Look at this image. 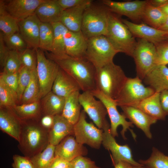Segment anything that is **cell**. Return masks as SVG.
Returning <instances> with one entry per match:
<instances>
[{
    "label": "cell",
    "mask_w": 168,
    "mask_h": 168,
    "mask_svg": "<svg viewBox=\"0 0 168 168\" xmlns=\"http://www.w3.org/2000/svg\"><path fill=\"white\" fill-rule=\"evenodd\" d=\"M42 99L40 104L41 112L43 115L54 116L61 114L65 98L57 95L51 91Z\"/></svg>",
    "instance_id": "f546056e"
},
{
    "label": "cell",
    "mask_w": 168,
    "mask_h": 168,
    "mask_svg": "<svg viewBox=\"0 0 168 168\" xmlns=\"http://www.w3.org/2000/svg\"><path fill=\"white\" fill-rule=\"evenodd\" d=\"M81 90L76 81L59 67L52 91L59 96L66 98L76 91Z\"/></svg>",
    "instance_id": "d4e9b609"
},
{
    "label": "cell",
    "mask_w": 168,
    "mask_h": 168,
    "mask_svg": "<svg viewBox=\"0 0 168 168\" xmlns=\"http://www.w3.org/2000/svg\"><path fill=\"white\" fill-rule=\"evenodd\" d=\"M160 100L163 112L166 116L168 115V90H163L160 93Z\"/></svg>",
    "instance_id": "681fc988"
},
{
    "label": "cell",
    "mask_w": 168,
    "mask_h": 168,
    "mask_svg": "<svg viewBox=\"0 0 168 168\" xmlns=\"http://www.w3.org/2000/svg\"><path fill=\"white\" fill-rule=\"evenodd\" d=\"M21 130L18 147L25 156L31 157L42 152L49 144V131L39 121H21Z\"/></svg>",
    "instance_id": "7a4b0ae2"
},
{
    "label": "cell",
    "mask_w": 168,
    "mask_h": 168,
    "mask_svg": "<svg viewBox=\"0 0 168 168\" xmlns=\"http://www.w3.org/2000/svg\"><path fill=\"white\" fill-rule=\"evenodd\" d=\"M86 147L76 140L72 135L64 138L55 146V156L59 157L70 162L76 157L87 154Z\"/></svg>",
    "instance_id": "ac0fdd59"
},
{
    "label": "cell",
    "mask_w": 168,
    "mask_h": 168,
    "mask_svg": "<svg viewBox=\"0 0 168 168\" xmlns=\"http://www.w3.org/2000/svg\"><path fill=\"white\" fill-rule=\"evenodd\" d=\"M21 66L20 53L9 50L4 62L3 72L12 73L18 72Z\"/></svg>",
    "instance_id": "f35d334b"
},
{
    "label": "cell",
    "mask_w": 168,
    "mask_h": 168,
    "mask_svg": "<svg viewBox=\"0 0 168 168\" xmlns=\"http://www.w3.org/2000/svg\"><path fill=\"white\" fill-rule=\"evenodd\" d=\"M80 91L74 92L65 98V102L61 115L73 125L79 118L81 105L79 97Z\"/></svg>",
    "instance_id": "83f0119b"
},
{
    "label": "cell",
    "mask_w": 168,
    "mask_h": 168,
    "mask_svg": "<svg viewBox=\"0 0 168 168\" xmlns=\"http://www.w3.org/2000/svg\"><path fill=\"white\" fill-rule=\"evenodd\" d=\"M40 23L35 13L18 21L19 33L28 47L35 49L39 48Z\"/></svg>",
    "instance_id": "2e32d148"
},
{
    "label": "cell",
    "mask_w": 168,
    "mask_h": 168,
    "mask_svg": "<svg viewBox=\"0 0 168 168\" xmlns=\"http://www.w3.org/2000/svg\"><path fill=\"white\" fill-rule=\"evenodd\" d=\"M110 125L108 122L104 126L102 144L106 149L111 151V157L114 166L121 161H126L133 166L142 165L133 158L131 150L128 145H120L118 144L111 134Z\"/></svg>",
    "instance_id": "7c38bea8"
},
{
    "label": "cell",
    "mask_w": 168,
    "mask_h": 168,
    "mask_svg": "<svg viewBox=\"0 0 168 168\" xmlns=\"http://www.w3.org/2000/svg\"><path fill=\"white\" fill-rule=\"evenodd\" d=\"M69 168H100L94 161L83 156H78L70 162Z\"/></svg>",
    "instance_id": "7bdbcfd3"
},
{
    "label": "cell",
    "mask_w": 168,
    "mask_h": 168,
    "mask_svg": "<svg viewBox=\"0 0 168 168\" xmlns=\"http://www.w3.org/2000/svg\"><path fill=\"white\" fill-rule=\"evenodd\" d=\"M17 93L9 88L0 78V107L11 108L17 105Z\"/></svg>",
    "instance_id": "74e56055"
},
{
    "label": "cell",
    "mask_w": 168,
    "mask_h": 168,
    "mask_svg": "<svg viewBox=\"0 0 168 168\" xmlns=\"http://www.w3.org/2000/svg\"><path fill=\"white\" fill-rule=\"evenodd\" d=\"M156 56V46L144 39H139L132 56L136 65L137 76L143 80L157 65Z\"/></svg>",
    "instance_id": "ba28073f"
},
{
    "label": "cell",
    "mask_w": 168,
    "mask_h": 168,
    "mask_svg": "<svg viewBox=\"0 0 168 168\" xmlns=\"http://www.w3.org/2000/svg\"><path fill=\"white\" fill-rule=\"evenodd\" d=\"M131 164L124 161H121L119 162L114 166V168H131Z\"/></svg>",
    "instance_id": "f5cc1de1"
},
{
    "label": "cell",
    "mask_w": 168,
    "mask_h": 168,
    "mask_svg": "<svg viewBox=\"0 0 168 168\" xmlns=\"http://www.w3.org/2000/svg\"><path fill=\"white\" fill-rule=\"evenodd\" d=\"M87 40L81 31L68 30L64 35L66 54L74 58H85Z\"/></svg>",
    "instance_id": "ffe728a7"
},
{
    "label": "cell",
    "mask_w": 168,
    "mask_h": 168,
    "mask_svg": "<svg viewBox=\"0 0 168 168\" xmlns=\"http://www.w3.org/2000/svg\"><path fill=\"white\" fill-rule=\"evenodd\" d=\"M101 2L111 12L125 16L133 21H138L142 19L143 11L148 0L119 2L103 0Z\"/></svg>",
    "instance_id": "5bb4252c"
},
{
    "label": "cell",
    "mask_w": 168,
    "mask_h": 168,
    "mask_svg": "<svg viewBox=\"0 0 168 168\" xmlns=\"http://www.w3.org/2000/svg\"><path fill=\"white\" fill-rule=\"evenodd\" d=\"M33 71L22 66L18 71L17 91L18 101H21L23 92L30 82Z\"/></svg>",
    "instance_id": "b9f144b4"
},
{
    "label": "cell",
    "mask_w": 168,
    "mask_h": 168,
    "mask_svg": "<svg viewBox=\"0 0 168 168\" xmlns=\"http://www.w3.org/2000/svg\"><path fill=\"white\" fill-rule=\"evenodd\" d=\"M159 7L166 15L168 16V3Z\"/></svg>",
    "instance_id": "11a10c76"
},
{
    "label": "cell",
    "mask_w": 168,
    "mask_h": 168,
    "mask_svg": "<svg viewBox=\"0 0 168 168\" xmlns=\"http://www.w3.org/2000/svg\"><path fill=\"white\" fill-rule=\"evenodd\" d=\"M3 37L6 46L10 50H15L20 53L28 47L19 32L7 36L3 35Z\"/></svg>",
    "instance_id": "ab89813d"
},
{
    "label": "cell",
    "mask_w": 168,
    "mask_h": 168,
    "mask_svg": "<svg viewBox=\"0 0 168 168\" xmlns=\"http://www.w3.org/2000/svg\"><path fill=\"white\" fill-rule=\"evenodd\" d=\"M91 92L95 97L102 102L106 110L110 121V130L112 135L114 137L118 136L117 128L119 126L121 125L122 129L120 133L123 138L126 139L125 134L128 130L135 140L136 136L130 128V127H133V124L130 121H127L124 115L119 113L117 109V105L115 100L107 97L96 90Z\"/></svg>",
    "instance_id": "30bf717a"
},
{
    "label": "cell",
    "mask_w": 168,
    "mask_h": 168,
    "mask_svg": "<svg viewBox=\"0 0 168 168\" xmlns=\"http://www.w3.org/2000/svg\"><path fill=\"white\" fill-rule=\"evenodd\" d=\"M45 52L47 58L55 62L76 81L83 92H92L96 90V68L85 58H74L66 54L56 55Z\"/></svg>",
    "instance_id": "6da1fadb"
},
{
    "label": "cell",
    "mask_w": 168,
    "mask_h": 168,
    "mask_svg": "<svg viewBox=\"0 0 168 168\" xmlns=\"http://www.w3.org/2000/svg\"><path fill=\"white\" fill-rule=\"evenodd\" d=\"M40 99V85L35 70L33 71L30 82L23 92L21 104L32 103Z\"/></svg>",
    "instance_id": "836d02e7"
},
{
    "label": "cell",
    "mask_w": 168,
    "mask_h": 168,
    "mask_svg": "<svg viewBox=\"0 0 168 168\" xmlns=\"http://www.w3.org/2000/svg\"><path fill=\"white\" fill-rule=\"evenodd\" d=\"M139 163L147 168H168V156L153 147L150 157L146 160H140Z\"/></svg>",
    "instance_id": "8d00e7d4"
},
{
    "label": "cell",
    "mask_w": 168,
    "mask_h": 168,
    "mask_svg": "<svg viewBox=\"0 0 168 168\" xmlns=\"http://www.w3.org/2000/svg\"><path fill=\"white\" fill-rule=\"evenodd\" d=\"M54 38V29L51 23H40L39 48L44 51L51 52Z\"/></svg>",
    "instance_id": "d590c367"
},
{
    "label": "cell",
    "mask_w": 168,
    "mask_h": 168,
    "mask_svg": "<svg viewBox=\"0 0 168 168\" xmlns=\"http://www.w3.org/2000/svg\"><path fill=\"white\" fill-rule=\"evenodd\" d=\"M54 117L49 115H43L39 120L40 124L49 131L53 125Z\"/></svg>",
    "instance_id": "816d5d0a"
},
{
    "label": "cell",
    "mask_w": 168,
    "mask_h": 168,
    "mask_svg": "<svg viewBox=\"0 0 168 168\" xmlns=\"http://www.w3.org/2000/svg\"><path fill=\"white\" fill-rule=\"evenodd\" d=\"M22 66L31 71L36 70L37 57L36 49L27 47L20 53Z\"/></svg>",
    "instance_id": "60d3db41"
},
{
    "label": "cell",
    "mask_w": 168,
    "mask_h": 168,
    "mask_svg": "<svg viewBox=\"0 0 168 168\" xmlns=\"http://www.w3.org/2000/svg\"><path fill=\"white\" fill-rule=\"evenodd\" d=\"M3 39L2 34L0 33V63L2 67L3 68L5 59L9 51Z\"/></svg>",
    "instance_id": "c3c4849f"
},
{
    "label": "cell",
    "mask_w": 168,
    "mask_h": 168,
    "mask_svg": "<svg viewBox=\"0 0 168 168\" xmlns=\"http://www.w3.org/2000/svg\"><path fill=\"white\" fill-rule=\"evenodd\" d=\"M156 46V64L165 65L168 64V44L162 42Z\"/></svg>",
    "instance_id": "ee69618b"
},
{
    "label": "cell",
    "mask_w": 168,
    "mask_h": 168,
    "mask_svg": "<svg viewBox=\"0 0 168 168\" xmlns=\"http://www.w3.org/2000/svg\"><path fill=\"white\" fill-rule=\"evenodd\" d=\"M127 77L119 66L110 63L96 69V90L115 100Z\"/></svg>",
    "instance_id": "3957f363"
},
{
    "label": "cell",
    "mask_w": 168,
    "mask_h": 168,
    "mask_svg": "<svg viewBox=\"0 0 168 168\" xmlns=\"http://www.w3.org/2000/svg\"><path fill=\"white\" fill-rule=\"evenodd\" d=\"M72 135L73 125L61 114L54 116L53 125L49 132V143L56 146L65 137Z\"/></svg>",
    "instance_id": "44dd1931"
},
{
    "label": "cell",
    "mask_w": 168,
    "mask_h": 168,
    "mask_svg": "<svg viewBox=\"0 0 168 168\" xmlns=\"http://www.w3.org/2000/svg\"><path fill=\"white\" fill-rule=\"evenodd\" d=\"M79 100L85 113L98 128L102 129L108 122L105 118L107 111L102 102L96 99L92 92L88 91L80 93Z\"/></svg>",
    "instance_id": "4fadbf2b"
},
{
    "label": "cell",
    "mask_w": 168,
    "mask_h": 168,
    "mask_svg": "<svg viewBox=\"0 0 168 168\" xmlns=\"http://www.w3.org/2000/svg\"><path fill=\"white\" fill-rule=\"evenodd\" d=\"M131 168H147L142 165L140 166H133L132 165Z\"/></svg>",
    "instance_id": "9f6ffc18"
},
{
    "label": "cell",
    "mask_w": 168,
    "mask_h": 168,
    "mask_svg": "<svg viewBox=\"0 0 168 168\" xmlns=\"http://www.w3.org/2000/svg\"><path fill=\"white\" fill-rule=\"evenodd\" d=\"M63 11L56 0H45L38 7L35 14L41 22L52 23L60 21Z\"/></svg>",
    "instance_id": "484cf974"
},
{
    "label": "cell",
    "mask_w": 168,
    "mask_h": 168,
    "mask_svg": "<svg viewBox=\"0 0 168 168\" xmlns=\"http://www.w3.org/2000/svg\"><path fill=\"white\" fill-rule=\"evenodd\" d=\"M167 16L159 7L148 2L144 9L142 19L151 26L159 29L165 22Z\"/></svg>",
    "instance_id": "4dcf8cb0"
},
{
    "label": "cell",
    "mask_w": 168,
    "mask_h": 168,
    "mask_svg": "<svg viewBox=\"0 0 168 168\" xmlns=\"http://www.w3.org/2000/svg\"><path fill=\"white\" fill-rule=\"evenodd\" d=\"M163 42H165L168 44V35L166 38V39Z\"/></svg>",
    "instance_id": "6f0895ef"
},
{
    "label": "cell",
    "mask_w": 168,
    "mask_h": 168,
    "mask_svg": "<svg viewBox=\"0 0 168 168\" xmlns=\"http://www.w3.org/2000/svg\"><path fill=\"white\" fill-rule=\"evenodd\" d=\"M105 36L118 53L132 57L137 43L135 37L122 20L111 12Z\"/></svg>",
    "instance_id": "277c9868"
},
{
    "label": "cell",
    "mask_w": 168,
    "mask_h": 168,
    "mask_svg": "<svg viewBox=\"0 0 168 168\" xmlns=\"http://www.w3.org/2000/svg\"><path fill=\"white\" fill-rule=\"evenodd\" d=\"M145 83L155 92L168 90V68L165 65H156L143 79Z\"/></svg>",
    "instance_id": "cb8c5ba5"
},
{
    "label": "cell",
    "mask_w": 168,
    "mask_h": 168,
    "mask_svg": "<svg viewBox=\"0 0 168 168\" xmlns=\"http://www.w3.org/2000/svg\"><path fill=\"white\" fill-rule=\"evenodd\" d=\"M70 162L59 157H55L49 168H69Z\"/></svg>",
    "instance_id": "f907efd6"
},
{
    "label": "cell",
    "mask_w": 168,
    "mask_h": 168,
    "mask_svg": "<svg viewBox=\"0 0 168 168\" xmlns=\"http://www.w3.org/2000/svg\"><path fill=\"white\" fill-rule=\"evenodd\" d=\"M9 108L20 121H39L42 112L40 100L28 104L17 105Z\"/></svg>",
    "instance_id": "f1b7e54d"
},
{
    "label": "cell",
    "mask_w": 168,
    "mask_h": 168,
    "mask_svg": "<svg viewBox=\"0 0 168 168\" xmlns=\"http://www.w3.org/2000/svg\"><path fill=\"white\" fill-rule=\"evenodd\" d=\"M0 78L9 88L17 93L18 71L12 73H6L3 72L1 74Z\"/></svg>",
    "instance_id": "f6af8a7d"
},
{
    "label": "cell",
    "mask_w": 168,
    "mask_h": 168,
    "mask_svg": "<svg viewBox=\"0 0 168 168\" xmlns=\"http://www.w3.org/2000/svg\"><path fill=\"white\" fill-rule=\"evenodd\" d=\"M55 146L49 144L42 152L30 158L35 168H49L55 156Z\"/></svg>",
    "instance_id": "e575fe53"
},
{
    "label": "cell",
    "mask_w": 168,
    "mask_h": 168,
    "mask_svg": "<svg viewBox=\"0 0 168 168\" xmlns=\"http://www.w3.org/2000/svg\"><path fill=\"white\" fill-rule=\"evenodd\" d=\"M92 3L63 10L59 21L69 31L72 32L81 31L84 13L87 7Z\"/></svg>",
    "instance_id": "7402d4cb"
},
{
    "label": "cell",
    "mask_w": 168,
    "mask_h": 168,
    "mask_svg": "<svg viewBox=\"0 0 168 168\" xmlns=\"http://www.w3.org/2000/svg\"><path fill=\"white\" fill-rule=\"evenodd\" d=\"M51 24L54 29V38L52 49L50 52L54 54L58 55L66 54L64 35L68 30L60 21Z\"/></svg>",
    "instance_id": "d6a6232c"
},
{
    "label": "cell",
    "mask_w": 168,
    "mask_h": 168,
    "mask_svg": "<svg viewBox=\"0 0 168 168\" xmlns=\"http://www.w3.org/2000/svg\"><path fill=\"white\" fill-rule=\"evenodd\" d=\"M159 30L168 32V16L164 24L159 28Z\"/></svg>",
    "instance_id": "db71d44e"
},
{
    "label": "cell",
    "mask_w": 168,
    "mask_h": 168,
    "mask_svg": "<svg viewBox=\"0 0 168 168\" xmlns=\"http://www.w3.org/2000/svg\"><path fill=\"white\" fill-rule=\"evenodd\" d=\"M45 0H10L4 2L7 12L18 21L35 13Z\"/></svg>",
    "instance_id": "e0dca14e"
},
{
    "label": "cell",
    "mask_w": 168,
    "mask_h": 168,
    "mask_svg": "<svg viewBox=\"0 0 168 168\" xmlns=\"http://www.w3.org/2000/svg\"><path fill=\"white\" fill-rule=\"evenodd\" d=\"M36 51L37 61L36 71L42 99L52 91L59 67L47 57L44 51L39 48L36 49Z\"/></svg>",
    "instance_id": "9c48e42d"
},
{
    "label": "cell",
    "mask_w": 168,
    "mask_h": 168,
    "mask_svg": "<svg viewBox=\"0 0 168 168\" xmlns=\"http://www.w3.org/2000/svg\"><path fill=\"white\" fill-rule=\"evenodd\" d=\"M126 118L142 130L146 136L151 139L152 136L150 131L151 126L157 120L150 116L139 109L131 106L120 107Z\"/></svg>",
    "instance_id": "d6986e66"
},
{
    "label": "cell",
    "mask_w": 168,
    "mask_h": 168,
    "mask_svg": "<svg viewBox=\"0 0 168 168\" xmlns=\"http://www.w3.org/2000/svg\"><path fill=\"white\" fill-rule=\"evenodd\" d=\"M13 168H35L29 157L14 155L13 156Z\"/></svg>",
    "instance_id": "bcb514c9"
},
{
    "label": "cell",
    "mask_w": 168,
    "mask_h": 168,
    "mask_svg": "<svg viewBox=\"0 0 168 168\" xmlns=\"http://www.w3.org/2000/svg\"><path fill=\"white\" fill-rule=\"evenodd\" d=\"M110 12L104 5L92 3L83 14L81 31L88 40L100 35L106 36Z\"/></svg>",
    "instance_id": "5b68a950"
},
{
    "label": "cell",
    "mask_w": 168,
    "mask_h": 168,
    "mask_svg": "<svg viewBox=\"0 0 168 168\" xmlns=\"http://www.w3.org/2000/svg\"><path fill=\"white\" fill-rule=\"evenodd\" d=\"M0 129L18 142L21 130V122L10 108L0 109Z\"/></svg>",
    "instance_id": "603a6c76"
},
{
    "label": "cell",
    "mask_w": 168,
    "mask_h": 168,
    "mask_svg": "<svg viewBox=\"0 0 168 168\" xmlns=\"http://www.w3.org/2000/svg\"><path fill=\"white\" fill-rule=\"evenodd\" d=\"M155 92L151 87H145L142 82V80L138 77H127L115 100L118 106H134Z\"/></svg>",
    "instance_id": "52a82bcc"
},
{
    "label": "cell",
    "mask_w": 168,
    "mask_h": 168,
    "mask_svg": "<svg viewBox=\"0 0 168 168\" xmlns=\"http://www.w3.org/2000/svg\"><path fill=\"white\" fill-rule=\"evenodd\" d=\"M160 93L155 92L151 96L142 100L135 107L156 120H164L166 116L160 102Z\"/></svg>",
    "instance_id": "4316f807"
},
{
    "label": "cell",
    "mask_w": 168,
    "mask_h": 168,
    "mask_svg": "<svg viewBox=\"0 0 168 168\" xmlns=\"http://www.w3.org/2000/svg\"><path fill=\"white\" fill-rule=\"evenodd\" d=\"M91 0H56V1L63 10L78 6L92 2Z\"/></svg>",
    "instance_id": "7dc6e473"
},
{
    "label": "cell",
    "mask_w": 168,
    "mask_h": 168,
    "mask_svg": "<svg viewBox=\"0 0 168 168\" xmlns=\"http://www.w3.org/2000/svg\"><path fill=\"white\" fill-rule=\"evenodd\" d=\"M74 135L79 143L86 144L98 149L102 144L103 131L86 120V113L82 110L77 123L73 125Z\"/></svg>",
    "instance_id": "8fae6325"
},
{
    "label": "cell",
    "mask_w": 168,
    "mask_h": 168,
    "mask_svg": "<svg viewBox=\"0 0 168 168\" xmlns=\"http://www.w3.org/2000/svg\"><path fill=\"white\" fill-rule=\"evenodd\" d=\"M18 21L6 11L4 1H0V30L3 36L19 32Z\"/></svg>",
    "instance_id": "1f68e13d"
},
{
    "label": "cell",
    "mask_w": 168,
    "mask_h": 168,
    "mask_svg": "<svg viewBox=\"0 0 168 168\" xmlns=\"http://www.w3.org/2000/svg\"><path fill=\"white\" fill-rule=\"evenodd\" d=\"M122 20L134 37L144 39L156 46L164 41L168 35V32L154 28L144 23H135L125 19Z\"/></svg>",
    "instance_id": "9a60e30c"
},
{
    "label": "cell",
    "mask_w": 168,
    "mask_h": 168,
    "mask_svg": "<svg viewBox=\"0 0 168 168\" xmlns=\"http://www.w3.org/2000/svg\"><path fill=\"white\" fill-rule=\"evenodd\" d=\"M118 53L107 37L100 35L87 40L85 58L96 69L113 62Z\"/></svg>",
    "instance_id": "8992f818"
}]
</instances>
